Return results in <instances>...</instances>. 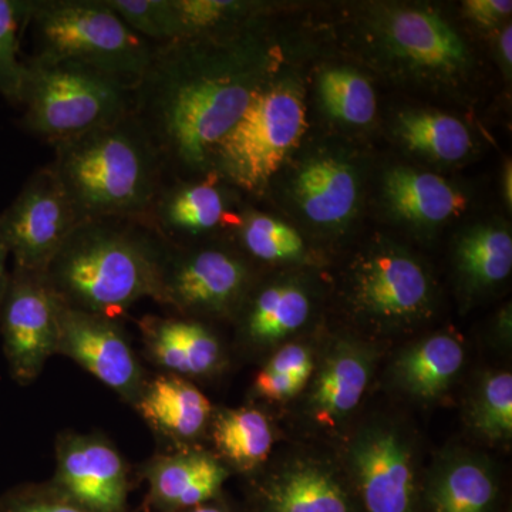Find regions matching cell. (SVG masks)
Segmentation results:
<instances>
[{
    "instance_id": "1",
    "label": "cell",
    "mask_w": 512,
    "mask_h": 512,
    "mask_svg": "<svg viewBox=\"0 0 512 512\" xmlns=\"http://www.w3.org/2000/svg\"><path fill=\"white\" fill-rule=\"evenodd\" d=\"M251 37L177 40L156 46L133 89V114L165 171L208 173L215 148L264 86Z\"/></svg>"
},
{
    "instance_id": "2",
    "label": "cell",
    "mask_w": 512,
    "mask_h": 512,
    "mask_svg": "<svg viewBox=\"0 0 512 512\" xmlns=\"http://www.w3.org/2000/svg\"><path fill=\"white\" fill-rule=\"evenodd\" d=\"M165 239L146 220L83 221L45 271L70 308L116 320L143 298L160 301Z\"/></svg>"
},
{
    "instance_id": "3",
    "label": "cell",
    "mask_w": 512,
    "mask_h": 512,
    "mask_svg": "<svg viewBox=\"0 0 512 512\" xmlns=\"http://www.w3.org/2000/svg\"><path fill=\"white\" fill-rule=\"evenodd\" d=\"M49 167L82 222L147 220L165 185L163 160L133 111L55 147Z\"/></svg>"
},
{
    "instance_id": "4",
    "label": "cell",
    "mask_w": 512,
    "mask_h": 512,
    "mask_svg": "<svg viewBox=\"0 0 512 512\" xmlns=\"http://www.w3.org/2000/svg\"><path fill=\"white\" fill-rule=\"evenodd\" d=\"M133 89L84 64L30 57L19 104L23 128L55 148L131 113Z\"/></svg>"
},
{
    "instance_id": "5",
    "label": "cell",
    "mask_w": 512,
    "mask_h": 512,
    "mask_svg": "<svg viewBox=\"0 0 512 512\" xmlns=\"http://www.w3.org/2000/svg\"><path fill=\"white\" fill-rule=\"evenodd\" d=\"M32 57L93 67L136 86L156 46L133 32L107 0H29Z\"/></svg>"
},
{
    "instance_id": "6",
    "label": "cell",
    "mask_w": 512,
    "mask_h": 512,
    "mask_svg": "<svg viewBox=\"0 0 512 512\" xmlns=\"http://www.w3.org/2000/svg\"><path fill=\"white\" fill-rule=\"evenodd\" d=\"M305 127V106L299 94L288 84H264L215 148L210 171L241 190H262Z\"/></svg>"
},
{
    "instance_id": "7",
    "label": "cell",
    "mask_w": 512,
    "mask_h": 512,
    "mask_svg": "<svg viewBox=\"0 0 512 512\" xmlns=\"http://www.w3.org/2000/svg\"><path fill=\"white\" fill-rule=\"evenodd\" d=\"M80 222L69 195L47 164L30 175L0 214V231L16 269L45 274Z\"/></svg>"
},
{
    "instance_id": "8",
    "label": "cell",
    "mask_w": 512,
    "mask_h": 512,
    "mask_svg": "<svg viewBox=\"0 0 512 512\" xmlns=\"http://www.w3.org/2000/svg\"><path fill=\"white\" fill-rule=\"evenodd\" d=\"M63 306L42 272H10L0 330L10 373L19 383L36 379L56 352Z\"/></svg>"
},
{
    "instance_id": "9",
    "label": "cell",
    "mask_w": 512,
    "mask_h": 512,
    "mask_svg": "<svg viewBox=\"0 0 512 512\" xmlns=\"http://www.w3.org/2000/svg\"><path fill=\"white\" fill-rule=\"evenodd\" d=\"M360 512H419L421 497L412 450L390 427L363 430L350 448Z\"/></svg>"
},
{
    "instance_id": "10",
    "label": "cell",
    "mask_w": 512,
    "mask_h": 512,
    "mask_svg": "<svg viewBox=\"0 0 512 512\" xmlns=\"http://www.w3.org/2000/svg\"><path fill=\"white\" fill-rule=\"evenodd\" d=\"M248 281L247 265L227 249L201 248L180 254L167 251L160 301L183 311L227 312L242 298Z\"/></svg>"
},
{
    "instance_id": "11",
    "label": "cell",
    "mask_w": 512,
    "mask_h": 512,
    "mask_svg": "<svg viewBox=\"0 0 512 512\" xmlns=\"http://www.w3.org/2000/svg\"><path fill=\"white\" fill-rule=\"evenodd\" d=\"M56 352L72 357L116 392L124 396L136 393L140 367L116 320L64 303Z\"/></svg>"
},
{
    "instance_id": "12",
    "label": "cell",
    "mask_w": 512,
    "mask_h": 512,
    "mask_svg": "<svg viewBox=\"0 0 512 512\" xmlns=\"http://www.w3.org/2000/svg\"><path fill=\"white\" fill-rule=\"evenodd\" d=\"M57 481L64 497L89 512H124L127 478L123 460L106 441L73 437L59 451Z\"/></svg>"
},
{
    "instance_id": "13",
    "label": "cell",
    "mask_w": 512,
    "mask_h": 512,
    "mask_svg": "<svg viewBox=\"0 0 512 512\" xmlns=\"http://www.w3.org/2000/svg\"><path fill=\"white\" fill-rule=\"evenodd\" d=\"M356 301L377 319H416L430 303V282L410 256L383 251L370 256L357 271Z\"/></svg>"
},
{
    "instance_id": "14",
    "label": "cell",
    "mask_w": 512,
    "mask_h": 512,
    "mask_svg": "<svg viewBox=\"0 0 512 512\" xmlns=\"http://www.w3.org/2000/svg\"><path fill=\"white\" fill-rule=\"evenodd\" d=\"M227 212V195L215 178H205L164 185L146 221L165 239L210 232L220 227Z\"/></svg>"
},
{
    "instance_id": "15",
    "label": "cell",
    "mask_w": 512,
    "mask_h": 512,
    "mask_svg": "<svg viewBox=\"0 0 512 512\" xmlns=\"http://www.w3.org/2000/svg\"><path fill=\"white\" fill-rule=\"evenodd\" d=\"M258 512H360L355 494L316 466L289 468L264 484Z\"/></svg>"
},
{
    "instance_id": "16",
    "label": "cell",
    "mask_w": 512,
    "mask_h": 512,
    "mask_svg": "<svg viewBox=\"0 0 512 512\" xmlns=\"http://www.w3.org/2000/svg\"><path fill=\"white\" fill-rule=\"evenodd\" d=\"M387 33L400 55L420 66L454 70L467 60V49L450 25L426 10L394 12Z\"/></svg>"
},
{
    "instance_id": "17",
    "label": "cell",
    "mask_w": 512,
    "mask_h": 512,
    "mask_svg": "<svg viewBox=\"0 0 512 512\" xmlns=\"http://www.w3.org/2000/svg\"><path fill=\"white\" fill-rule=\"evenodd\" d=\"M227 476L214 458L198 453L160 458L148 471L154 503L168 510L207 504L220 493Z\"/></svg>"
},
{
    "instance_id": "18",
    "label": "cell",
    "mask_w": 512,
    "mask_h": 512,
    "mask_svg": "<svg viewBox=\"0 0 512 512\" xmlns=\"http://www.w3.org/2000/svg\"><path fill=\"white\" fill-rule=\"evenodd\" d=\"M423 501L430 512H497L500 485L483 461L454 458L431 474Z\"/></svg>"
},
{
    "instance_id": "19",
    "label": "cell",
    "mask_w": 512,
    "mask_h": 512,
    "mask_svg": "<svg viewBox=\"0 0 512 512\" xmlns=\"http://www.w3.org/2000/svg\"><path fill=\"white\" fill-rule=\"evenodd\" d=\"M356 175L335 158H316L302 168L295 181V197L306 217L322 225L348 220L357 202Z\"/></svg>"
},
{
    "instance_id": "20",
    "label": "cell",
    "mask_w": 512,
    "mask_h": 512,
    "mask_svg": "<svg viewBox=\"0 0 512 512\" xmlns=\"http://www.w3.org/2000/svg\"><path fill=\"white\" fill-rule=\"evenodd\" d=\"M148 346L165 369L181 375H205L220 362L218 340L191 320H148Z\"/></svg>"
},
{
    "instance_id": "21",
    "label": "cell",
    "mask_w": 512,
    "mask_h": 512,
    "mask_svg": "<svg viewBox=\"0 0 512 512\" xmlns=\"http://www.w3.org/2000/svg\"><path fill=\"white\" fill-rule=\"evenodd\" d=\"M384 194L396 214L417 224H437L463 211V195L436 174L396 168L386 175Z\"/></svg>"
},
{
    "instance_id": "22",
    "label": "cell",
    "mask_w": 512,
    "mask_h": 512,
    "mask_svg": "<svg viewBox=\"0 0 512 512\" xmlns=\"http://www.w3.org/2000/svg\"><path fill=\"white\" fill-rule=\"evenodd\" d=\"M138 409L158 429L190 439L204 429L211 404L197 387L180 377L161 376L147 387Z\"/></svg>"
},
{
    "instance_id": "23",
    "label": "cell",
    "mask_w": 512,
    "mask_h": 512,
    "mask_svg": "<svg viewBox=\"0 0 512 512\" xmlns=\"http://www.w3.org/2000/svg\"><path fill=\"white\" fill-rule=\"evenodd\" d=\"M372 375L370 357L356 346H339L316 380L313 410L322 421L346 416L359 404Z\"/></svg>"
},
{
    "instance_id": "24",
    "label": "cell",
    "mask_w": 512,
    "mask_h": 512,
    "mask_svg": "<svg viewBox=\"0 0 512 512\" xmlns=\"http://www.w3.org/2000/svg\"><path fill=\"white\" fill-rule=\"evenodd\" d=\"M464 362V349L448 335L417 343L397 360L396 376L404 389L420 399H433L447 389Z\"/></svg>"
},
{
    "instance_id": "25",
    "label": "cell",
    "mask_w": 512,
    "mask_h": 512,
    "mask_svg": "<svg viewBox=\"0 0 512 512\" xmlns=\"http://www.w3.org/2000/svg\"><path fill=\"white\" fill-rule=\"evenodd\" d=\"M214 440L222 454L239 468L251 470L271 453L274 436L258 410H228L217 417Z\"/></svg>"
},
{
    "instance_id": "26",
    "label": "cell",
    "mask_w": 512,
    "mask_h": 512,
    "mask_svg": "<svg viewBox=\"0 0 512 512\" xmlns=\"http://www.w3.org/2000/svg\"><path fill=\"white\" fill-rule=\"evenodd\" d=\"M311 303L302 289L274 285L256 296L249 311L248 333L255 342H275L301 328L308 319Z\"/></svg>"
},
{
    "instance_id": "27",
    "label": "cell",
    "mask_w": 512,
    "mask_h": 512,
    "mask_svg": "<svg viewBox=\"0 0 512 512\" xmlns=\"http://www.w3.org/2000/svg\"><path fill=\"white\" fill-rule=\"evenodd\" d=\"M399 133L407 146L437 160H461L471 148L467 127L446 114H403L399 120Z\"/></svg>"
},
{
    "instance_id": "28",
    "label": "cell",
    "mask_w": 512,
    "mask_h": 512,
    "mask_svg": "<svg viewBox=\"0 0 512 512\" xmlns=\"http://www.w3.org/2000/svg\"><path fill=\"white\" fill-rule=\"evenodd\" d=\"M461 272L473 284H497L510 275L512 239L500 228L481 227L468 232L457 248Z\"/></svg>"
},
{
    "instance_id": "29",
    "label": "cell",
    "mask_w": 512,
    "mask_h": 512,
    "mask_svg": "<svg viewBox=\"0 0 512 512\" xmlns=\"http://www.w3.org/2000/svg\"><path fill=\"white\" fill-rule=\"evenodd\" d=\"M320 97L326 110L346 123H370L376 114V96L365 77L348 69L328 70L320 76Z\"/></svg>"
},
{
    "instance_id": "30",
    "label": "cell",
    "mask_w": 512,
    "mask_h": 512,
    "mask_svg": "<svg viewBox=\"0 0 512 512\" xmlns=\"http://www.w3.org/2000/svg\"><path fill=\"white\" fill-rule=\"evenodd\" d=\"M29 0H0V94L19 107L26 60L20 59V30L28 23Z\"/></svg>"
},
{
    "instance_id": "31",
    "label": "cell",
    "mask_w": 512,
    "mask_h": 512,
    "mask_svg": "<svg viewBox=\"0 0 512 512\" xmlns=\"http://www.w3.org/2000/svg\"><path fill=\"white\" fill-rule=\"evenodd\" d=\"M239 238L249 254L262 261L295 259L303 252L302 238L295 229L256 212H248L239 221Z\"/></svg>"
},
{
    "instance_id": "32",
    "label": "cell",
    "mask_w": 512,
    "mask_h": 512,
    "mask_svg": "<svg viewBox=\"0 0 512 512\" xmlns=\"http://www.w3.org/2000/svg\"><path fill=\"white\" fill-rule=\"evenodd\" d=\"M473 424L490 440H508L512 433V376L498 373L484 380L473 404Z\"/></svg>"
},
{
    "instance_id": "33",
    "label": "cell",
    "mask_w": 512,
    "mask_h": 512,
    "mask_svg": "<svg viewBox=\"0 0 512 512\" xmlns=\"http://www.w3.org/2000/svg\"><path fill=\"white\" fill-rule=\"evenodd\" d=\"M128 28L154 46L174 42L175 28L168 0H107Z\"/></svg>"
},
{
    "instance_id": "34",
    "label": "cell",
    "mask_w": 512,
    "mask_h": 512,
    "mask_svg": "<svg viewBox=\"0 0 512 512\" xmlns=\"http://www.w3.org/2000/svg\"><path fill=\"white\" fill-rule=\"evenodd\" d=\"M0 512H89L64 495L13 491L0 498Z\"/></svg>"
},
{
    "instance_id": "35",
    "label": "cell",
    "mask_w": 512,
    "mask_h": 512,
    "mask_svg": "<svg viewBox=\"0 0 512 512\" xmlns=\"http://www.w3.org/2000/svg\"><path fill=\"white\" fill-rule=\"evenodd\" d=\"M264 370L306 383L312 373L311 355L301 345H288L272 357Z\"/></svg>"
},
{
    "instance_id": "36",
    "label": "cell",
    "mask_w": 512,
    "mask_h": 512,
    "mask_svg": "<svg viewBox=\"0 0 512 512\" xmlns=\"http://www.w3.org/2000/svg\"><path fill=\"white\" fill-rule=\"evenodd\" d=\"M305 383L291 377L274 375L262 369L255 379L256 392L261 396L272 400L291 399L296 393L301 392Z\"/></svg>"
},
{
    "instance_id": "37",
    "label": "cell",
    "mask_w": 512,
    "mask_h": 512,
    "mask_svg": "<svg viewBox=\"0 0 512 512\" xmlns=\"http://www.w3.org/2000/svg\"><path fill=\"white\" fill-rule=\"evenodd\" d=\"M470 18L484 26H493L507 18L512 10L510 0H468L464 3Z\"/></svg>"
},
{
    "instance_id": "38",
    "label": "cell",
    "mask_w": 512,
    "mask_h": 512,
    "mask_svg": "<svg viewBox=\"0 0 512 512\" xmlns=\"http://www.w3.org/2000/svg\"><path fill=\"white\" fill-rule=\"evenodd\" d=\"M10 256L8 244L0 231V309L5 301L6 292H8L10 282V272L8 269V258Z\"/></svg>"
},
{
    "instance_id": "39",
    "label": "cell",
    "mask_w": 512,
    "mask_h": 512,
    "mask_svg": "<svg viewBox=\"0 0 512 512\" xmlns=\"http://www.w3.org/2000/svg\"><path fill=\"white\" fill-rule=\"evenodd\" d=\"M511 43H512V30L511 26H507V28L504 29L503 35H501V52H503V57L505 60V63L510 64L512 62V49H511Z\"/></svg>"
},
{
    "instance_id": "40",
    "label": "cell",
    "mask_w": 512,
    "mask_h": 512,
    "mask_svg": "<svg viewBox=\"0 0 512 512\" xmlns=\"http://www.w3.org/2000/svg\"><path fill=\"white\" fill-rule=\"evenodd\" d=\"M183 512H228L224 510L222 507H218V505L211 504H202L198 505V507L190 508V510H184Z\"/></svg>"
},
{
    "instance_id": "41",
    "label": "cell",
    "mask_w": 512,
    "mask_h": 512,
    "mask_svg": "<svg viewBox=\"0 0 512 512\" xmlns=\"http://www.w3.org/2000/svg\"><path fill=\"white\" fill-rule=\"evenodd\" d=\"M511 165L508 164L507 167V173H505V198H507L508 204L511 205V198H512V192H511Z\"/></svg>"
}]
</instances>
